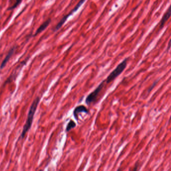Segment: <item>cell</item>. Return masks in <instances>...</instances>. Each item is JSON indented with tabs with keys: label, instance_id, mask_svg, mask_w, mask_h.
<instances>
[{
	"label": "cell",
	"instance_id": "obj_1",
	"mask_svg": "<svg viewBox=\"0 0 171 171\" xmlns=\"http://www.w3.org/2000/svg\"><path fill=\"white\" fill-rule=\"evenodd\" d=\"M40 101V97L39 96L37 97L33 101L32 103V105H31L29 110V113H28V117L27 118L26 122L25 124L24 125L22 132L21 135V139H23L25 137L26 134L30 130V129L32 126L34 117L36 109H37Z\"/></svg>",
	"mask_w": 171,
	"mask_h": 171
},
{
	"label": "cell",
	"instance_id": "obj_2",
	"mask_svg": "<svg viewBox=\"0 0 171 171\" xmlns=\"http://www.w3.org/2000/svg\"><path fill=\"white\" fill-rule=\"evenodd\" d=\"M127 58L125 59L109 74L108 77L106 78V80H105V81H106V83H109L110 82L113 81L115 78L118 77V76L121 75L122 73V72L125 71L127 65Z\"/></svg>",
	"mask_w": 171,
	"mask_h": 171
},
{
	"label": "cell",
	"instance_id": "obj_3",
	"mask_svg": "<svg viewBox=\"0 0 171 171\" xmlns=\"http://www.w3.org/2000/svg\"><path fill=\"white\" fill-rule=\"evenodd\" d=\"M105 82V80H104V81L101 82L100 83V85L97 87L96 88L87 96L86 100H85L86 104L89 105L92 104V103L95 102V101L96 100L97 98L98 94L104 88Z\"/></svg>",
	"mask_w": 171,
	"mask_h": 171
},
{
	"label": "cell",
	"instance_id": "obj_4",
	"mask_svg": "<svg viewBox=\"0 0 171 171\" xmlns=\"http://www.w3.org/2000/svg\"><path fill=\"white\" fill-rule=\"evenodd\" d=\"M85 1H86V0H80V1L79 2V3L76 5L75 7L73 8V9L72 10L71 12H69V13L68 14L65 15V16H64L61 19V20L57 24L56 27H55L54 31H57L60 29L61 27L66 22L68 18L69 17V16L72 15V14H73L74 13H75L76 11H77V10L79 9V8L81 7V5H83V4L85 2Z\"/></svg>",
	"mask_w": 171,
	"mask_h": 171
},
{
	"label": "cell",
	"instance_id": "obj_5",
	"mask_svg": "<svg viewBox=\"0 0 171 171\" xmlns=\"http://www.w3.org/2000/svg\"><path fill=\"white\" fill-rule=\"evenodd\" d=\"M89 113V111L88 110V109L83 105H80L79 106H76L73 111V115L76 120H78V114L79 113Z\"/></svg>",
	"mask_w": 171,
	"mask_h": 171
},
{
	"label": "cell",
	"instance_id": "obj_6",
	"mask_svg": "<svg viewBox=\"0 0 171 171\" xmlns=\"http://www.w3.org/2000/svg\"><path fill=\"white\" fill-rule=\"evenodd\" d=\"M16 46H14L13 47H12V48L8 52L5 58H4V59L3 60V61H2L1 65V66H0V69H3V68L5 67L8 61L10 59L12 55H13L14 53L15 50H16Z\"/></svg>",
	"mask_w": 171,
	"mask_h": 171
},
{
	"label": "cell",
	"instance_id": "obj_7",
	"mask_svg": "<svg viewBox=\"0 0 171 171\" xmlns=\"http://www.w3.org/2000/svg\"><path fill=\"white\" fill-rule=\"evenodd\" d=\"M51 22V19H48L45 21L43 23L41 24V25L39 26L37 30H36L34 36H36V35H38L39 34L41 33V32H42L43 31L45 30L48 26H49V24H50V23Z\"/></svg>",
	"mask_w": 171,
	"mask_h": 171
},
{
	"label": "cell",
	"instance_id": "obj_8",
	"mask_svg": "<svg viewBox=\"0 0 171 171\" xmlns=\"http://www.w3.org/2000/svg\"><path fill=\"white\" fill-rule=\"evenodd\" d=\"M170 16H171V9H170V7H169L167 12L165 13L161 20H160L159 24L160 29H161L163 27L166 22L170 19Z\"/></svg>",
	"mask_w": 171,
	"mask_h": 171
},
{
	"label": "cell",
	"instance_id": "obj_9",
	"mask_svg": "<svg viewBox=\"0 0 171 171\" xmlns=\"http://www.w3.org/2000/svg\"><path fill=\"white\" fill-rule=\"evenodd\" d=\"M23 0H14L13 3H12V5H10L9 7H8V10H13L17 8L20 4L22 3Z\"/></svg>",
	"mask_w": 171,
	"mask_h": 171
},
{
	"label": "cell",
	"instance_id": "obj_10",
	"mask_svg": "<svg viewBox=\"0 0 171 171\" xmlns=\"http://www.w3.org/2000/svg\"><path fill=\"white\" fill-rule=\"evenodd\" d=\"M76 126V124L75 122L73 120H71L67 125L66 131V132H68V131L71 130L72 129H74L75 127Z\"/></svg>",
	"mask_w": 171,
	"mask_h": 171
},
{
	"label": "cell",
	"instance_id": "obj_11",
	"mask_svg": "<svg viewBox=\"0 0 171 171\" xmlns=\"http://www.w3.org/2000/svg\"><path fill=\"white\" fill-rule=\"evenodd\" d=\"M156 82H155V83H154V84H153V85H152V88H150V89H149V91H148V92H150L151 91V90H152V88H154V86H155V85H156Z\"/></svg>",
	"mask_w": 171,
	"mask_h": 171
}]
</instances>
